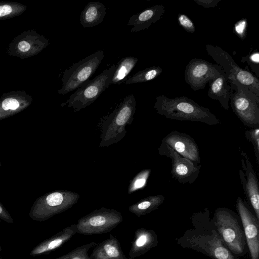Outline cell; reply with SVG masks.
Masks as SVG:
<instances>
[{"mask_svg":"<svg viewBox=\"0 0 259 259\" xmlns=\"http://www.w3.org/2000/svg\"><path fill=\"white\" fill-rule=\"evenodd\" d=\"M165 8L162 5H155L132 16L127 22L128 26H133L132 32L147 29L153 23L162 18Z\"/></svg>","mask_w":259,"mask_h":259,"instance_id":"obj_18","label":"cell"},{"mask_svg":"<svg viewBox=\"0 0 259 259\" xmlns=\"http://www.w3.org/2000/svg\"><path fill=\"white\" fill-rule=\"evenodd\" d=\"M0 259H2V257L0 256Z\"/></svg>","mask_w":259,"mask_h":259,"instance_id":"obj_37","label":"cell"},{"mask_svg":"<svg viewBox=\"0 0 259 259\" xmlns=\"http://www.w3.org/2000/svg\"><path fill=\"white\" fill-rule=\"evenodd\" d=\"M0 166H2V164H1V162H0Z\"/></svg>","mask_w":259,"mask_h":259,"instance_id":"obj_36","label":"cell"},{"mask_svg":"<svg viewBox=\"0 0 259 259\" xmlns=\"http://www.w3.org/2000/svg\"><path fill=\"white\" fill-rule=\"evenodd\" d=\"M222 0H194L199 6L204 8H211L217 7Z\"/></svg>","mask_w":259,"mask_h":259,"instance_id":"obj_31","label":"cell"},{"mask_svg":"<svg viewBox=\"0 0 259 259\" xmlns=\"http://www.w3.org/2000/svg\"><path fill=\"white\" fill-rule=\"evenodd\" d=\"M138 61V58L133 56L125 57L121 59L116 65L111 84H119L123 82Z\"/></svg>","mask_w":259,"mask_h":259,"instance_id":"obj_23","label":"cell"},{"mask_svg":"<svg viewBox=\"0 0 259 259\" xmlns=\"http://www.w3.org/2000/svg\"><path fill=\"white\" fill-rule=\"evenodd\" d=\"M98 244L95 242L78 246L69 253L55 259H91L89 255L90 249Z\"/></svg>","mask_w":259,"mask_h":259,"instance_id":"obj_26","label":"cell"},{"mask_svg":"<svg viewBox=\"0 0 259 259\" xmlns=\"http://www.w3.org/2000/svg\"><path fill=\"white\" fill-rule=\"evenodd\" d=\"M225 72L217 64L203 59L194 58L189 61L185 72V82L195 91L203 90L207 82L213 80Z\"/></svg>","mask_w":259,"mask_h":259,"instance_id":"obj_11","label":"cell"},{"mask_svg":"<svg viewBox=\"0 0 259 259\" xmlns=\"http://www.w3.org/2000/svg\"><path fill=\"white\" fill-rule=\"evenodd\" d=\"M122 221L120 212L113 208L103 207L78 220L76 224L77 233L87 235L108 233Z\"/></svg>","mask_w":259,"mask_h":259,"instance_id":"obj_10","label":"cell"},{"mask_svg":"<svg viewBox=\"0 0 259 259\" xmlns=\"http://www.w3.org/2000/svg\"><path fill=\"white\" fill-rule=\"evenodd\" d=\"M18 48L20 51L26 52L30 48V45L28 42L23 40L18 44Z\"/></svg>","mask_w":259,"mask_h":259,"instance_id":"obj_34","label":"cell"},{"mask_svg":"<svg viewBox=\"0 0 259 259\" xmlns=\"http://www.w3.org/2000/svg\"><path fill=\"white\" fill-rule=\"evenodd\" d=\"M244 135L252 144L255 160L259 164V128H252L245 132Z\"/></svg>","mask_w":259,"mask_h":259,"instance_id":"obj_27","label":"cell"},{"mask_svg":"<svg viewBox=\"0 0 259 259\" xmlns=\"http://www.w3.org/2000/svg\"><path fill=\"white\" fill-rule=\"evenodd\" d=\"M158 244V236L154 230L144 228L137 229L129 251V258L134 259L144 255Z\"/></svg>","mask_w":259,"mask_h":259,"instance_id":"obj_16","label":"cell"},{"mask_svg":"<svg viewBox=\"0 0 259 259\" xmlns=\"http://www.w3.org/2000/svg\"><path fill=\"white\" fill-rule=\"evenodd\" d=\"M159 156L171 159L172 178L181 184H192L198 178L201 165L180 155L165 143L161 142L158 149Z\"/></svg>","mask_w":259,"mask_h":259,"instance_id":"obj_12","label":"cell"},{"mask_svg":"<svg viewBox=\"0 0 259 259\" xmlns=\"http://www.w3.org/2000/svg\"><path fill=\"white\" fill-rule=\"evenodd\" d=\"M76 233V224L67 227L36 245L31 251L30 255L48 254L70 240Z\"/></svg>","mask_w":259,"mask_h":259,"instance_id":"obj_17","label":"cell"},{"mask_svg":"<svg viewBox=\"0 0 259 259\" xmlns=\"http://www.w3.org/2000/svg\"><path fill=\"white\" fill-rule=\"evenodd\" d=\"M80 196L73 191L58 190L38 197L31 207L29 215L34 221H45L71 208Z\"/></svg>","mask_w":259,"mask_h":259,"instance_id":"obj_5","label":"cell"},{"mask_svg":"<svg viewBox=\"0 0 259 259\" xmlns=\"http://www.w3.org/2000/svg\"><path fill=\"white\" fill-rule=\"evenodd\" d=\"M0 220H2L8 223H13L14 220L9 212L7 210L4 205L0 202Z\"/></svg>","mask_w":259,"mask_h":259,"instance_id":"obj_32","label":"cell"},{"mask_svg":"<svg viewBox=\"0 0 259 259\" xmlns=\"http://www.w3.org/2000/svg\"><path fill=\"white\" fill-rule=\"evenodd\" d=\"M228 75L225 72L215 79L209 82L208 96L219 101L226 110L229 109L231 88L228 83Z\"/></svg>","mask_w":259,"mask_h":259,"instance_id":"obj_20","label":"cell"},{"mask_svg":"<svg viewBox=\"0 0 259 259\" xmlns=\"http://www.w3.org/2000/svg\"><path fill=\"white\" fill-rule=\"evenodd\" d=\"M136 101L133 94L126 96L106 118L101 127L99 147L116 143L125 136L127 125L131 124L136 111Z\"/></svg>","mask_w":259,"mask_h":259,"instance_id":"obj_4","label":"cell"},{"mask_svg":"<svg viewBox=\"0 0 259 259\" xmlns=\"http://www.w3.org/2000/svg\"><path fill=\"white\" fill-rule=\"evenodd\" d=\"M242 157L241 164L243 170L239 174L244 194L254 214L259 220V188L257 179L248 155L239 147Z\"/></svg>","mask_w":259,"mask_h":259,"instance_id":"obj_14","label":"cell"},{"mask_svg":"<svg viewBox=\"0 0 259 259\" xmlns=\"http://www.w3.org/2000/svg\"><path fill=\"white\" fill-rule=\"evenodd\" d=\"M161 142L165 143L182 156L196 164H200L199 147L191 136L177 131H172L161 140Z\"/></svg>","mask_w":259,"mask_h":259,"instance_id":"obj_15","label":"cell"},{"mask_svg":"<svg viewBox=\"0 0 259 259\" xmlns=\"http://www.w3.org/2000/svg\"><path fill=\"white\" fill-rule=\"evenodd\" d=\"M163 69L159 66H152L138 71L133 76L126 79L125 84H130L144 82L152 80L159 76Z\"/></svg>","mask_w":259,"mask_h":259,"instance_id":"obj_24","label":"cell"},{"mask_svg":"<svg viewBox=\"0 0 259 259\" xmlns=\"http://www.w3.org/2000/svg\"><path fill=\"white\" fill-rule=\"evenodd\" d=\"M104 56V51L99 50L65 70L62 76V87L59 93L63 95L68 94L87 82L97 69Z\"/></svg>","mask_w":259,"mask_h":259,"instance_id":"obj_9","label":"cell"},{"mask_svg":"<svg viewBox=\"0 0 259 259\" xmlns=\"http://www.w3.org/2000/svg\"><path fill=\"white\" fill-rule=\"evenodd\" d=\"M178 22L180 26L186 31L191 33L195 32L194 24L186 15L180 13L178 16Z\"/></svg>","mask_w":259,"mask_h":259,"instance_id":"obj_29","label":"cell"},{"mask_svg":"<svg viewBox=\"0 0 259 259\" xmlns=\"http://www.w3.org/2000/svg\"><path fill=\"white\" fill-rule=\"evenodd\" d=\"M116 65H113L90 80H88L70 96L61 106L67 104L78 112L93 103L110 85Z\"/></svg>","mask_w":259,"mask_h":259,"instance_id":"obj_7","label":"cell"},{"mask_svg":"<svg viewBox=\"0 0 259 259\" xmlns=\"http://www.w3.org/2000/svg\"><path fill=\"white\" fill-rule=\"evenodd\" d=\"M106 15V8L99 2L89 3L81 11L80 23L83 28L91 27L101 24Z\"/></svg>","mask_w":259,"mask_h":259,"instance_id":"obj_21","label":"cell"},{"mask_svg":"<svg viewBox=\"0 0 259 259\" xmlns=\"http://www.w3.org/2000/svg\"><path fill=\"white\" fill-rule=\"evenodd\" d=\"M164 200L165 197L162 195L149 196L130 206L128 210L140 217L158 209Z\"/></svg>","mask_w":259,"mask_h":259,"instance_id":"obj_22","label":"cell"},{"mask_svg":"<svg viewBox=\"0 0 259 259\" xmlns=\"http://www.w3.org/2000/svg\"><path fill=\"white\" fill-rule=\"evenodd\" d=\"M211 220L231 252L239 257L244 256L247 252V246L239 215L228 208L219 207L215 210Z\"/></svg>","mask_w":259,"mask_h":259,"instance_id":"obj_3","label":"cell"},{"mask_svg":"<svg viewBox=\"0 0 259 259\" xmlns=\"http://www.w3.org/2000/svg\"><path fill=\"white\" fill-rule=\"evenodd\" d=\"M12 11V7L9 5L0 6V17L10 14Z\"/></svg>","mask_w":259,"mask_h":259,"instance_id":"obj_33","label":"cell"},{"mask_svg":"<svg viewBox=\"0 0 259 259\" xmlns=\"http://www.w3.org/2000/svg\"><path fill=\"white\" fill-rule=\"evenodd\" d=\"M232 110L246 126L259 127V97L246 88L229 82Z\"/></svg>","mask_w":259,"mask_h":259,"instance_id":"obj_8","label":"cell"},{"mask_svg":"<svg viewBox=\"0 0 259 259\" xmlns=\"http://www.w3.org/2000/svg\"><path fill=\"white\" fill-rule=\"evenodd\" d=\"M235 205L243 226L250 259H259V220L241 197H237Z\"/></svg>","mask_w":259,"mask_h":259,"instance_id":"obj_13","label":"cell"},{"mask_svg":"<svg viewBox=\"0 0 259 259\" xmlns=\"http://www.w3.org/2000/svg\"><path fill=\"white\" fill-rule=\"evenodd\" d=\"M154 108L158 114L169 119L200 122L209 125L221 123L209 109L184 96L172 98L157 96Z\"/></svg>","mask_w":259,"mask_h":259,"instance_id":"obj_2","label":"cell"},{"mask_svg":"<svg viewBox=\"0 0 259 259\" xmlns=\"http://www.w3.org/2000/svg\"><path fill=\"white\" fill-rule=\"evenodd\" d=\"M151 173L150 168L142 170L130 181L127 188V193L131 194L139 190L143 189L147 185Z\"/></svg>","mask_w":259,"mask_h":259,"instance_id":"obj_25","label":"cell"},{"mask_svg":"<svg viewBox=\"0 0 259 259\" xmlns=\"http://www.w3.org/2000/svg\"><path fill=\"white\" fill-rule=\"evenodd\" d=\"M91 259H130L124 255L120 244L113 235L94 247Z\"/></svg>","mask_w":259,"mask_h":259,"instance_id":"obj_19","label":"cell"},{"mask_svg":"<svg viewBox=\"0 0 259 259\" xmlns=\"http://www.w3.org/2000/svg\"><path fill=\"white\" fill-rule=\"evenodd\" d=\"M2 247H1V243H0V251H2Z\"/></svg>","mask_w":259,"mask_h":259,"instance_id":"obj_35","label":"cell"},{"mask_svg":"<svg viewBox=\"0 0 259 259\" xmlns=\"http://www.w3.org/2000/svg\"><path fill=\"white\" fill-rule=\"evenodd\" d=\"M248 23L247 20L242 18L238 20L234 25V32L241 39H244L247 35Z\"/></svg>","mask_w":259,"mask_h":259,"instance_id":"obj_30","label":"cell"},{"mask_svg":"<svg viewBox=\"0 0 259 259\" xmlns=\"http://www.w3.org/2000/svg\"><path fill=\"white\" fill-rule=\"evenodd\" d=\"M207 54L228 75V81L242 86L259 97L258 77L246 69L240 67L229 54L221 48L212 45L206 46Z\"/></svg>","mask_w":259,"mask_h":259,"instance_id":"obj_6","label":"cell"},{"mask_svg":"<svg viewBox=\"0 0 259 259\" xmlns=\"http://www.w3.org/2000/svg\"><path fill=\"white\" fill-rule=\"evenodd\" d=\"M190 220L192 227L176 239L179 245L201 253L210 259H240L224 243L210 218L208 208L193 213Z\"/></svg>","mask_w":259,"mask_h":259,"instance_id":"obj_1","label":"cell"},{"mask_svg":"<svg viewBox=\"0 0 259 259\" xmlns=\"http://www.w3.org/2000/svg\"><path fill=\"white\" fill-rule=\"evenodd\" d=\"M241 62H246L252 71L258 77L259 75V53L257 49L251 51L247 56L241 57Z\"/></svg>","mask_w":259,"mask_h":259,"instance_id":"obj_28","label":"cell"}]
</instances>
